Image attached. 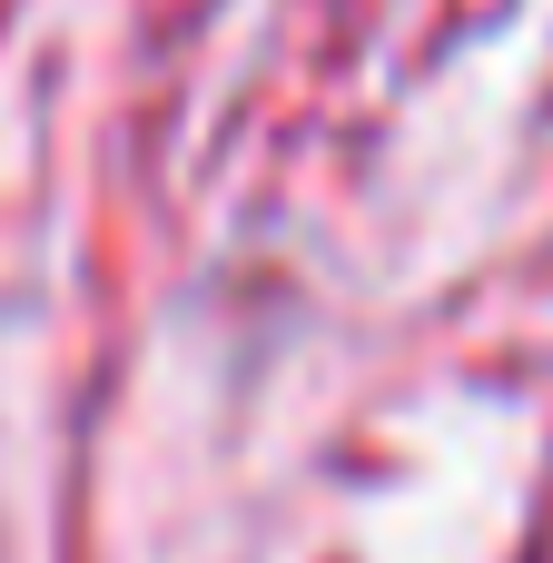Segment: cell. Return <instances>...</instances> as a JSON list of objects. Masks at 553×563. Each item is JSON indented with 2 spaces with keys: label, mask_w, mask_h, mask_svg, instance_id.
I'll return each mask as SVG.
<instances>
[]
</instances>
